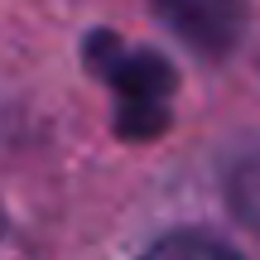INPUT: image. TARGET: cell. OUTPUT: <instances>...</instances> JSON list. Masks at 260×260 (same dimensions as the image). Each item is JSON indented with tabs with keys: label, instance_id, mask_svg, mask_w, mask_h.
I'll list each match as a JSON object with an SVG mask.
<instances>
[{
	"label": "cell",
	"instance_id": "7a4b0ae2",
	"mask_svg": "<svg viewBox=\"0 0 260 260\" xmlns=\"http://www.w3.org/2000/svg\"><path fill=\"white\" fill-rule=\"evenodd\" d=\"M149 5L164 19L169 34H178L203 58H226L241 44V29H246L241 0H149Z\"/></svg>",
	"mask_w": 260,
	"mask_h": 260
},
{
	"label": "cell",
	"instance_id": "3957f363",
	"mask_svg": "<svg viewBox=\"0 0 260 260\" xmlns=\"http://www.w3.org/2000/svg\"><path fill=\"white\" fill-rule=\"evenodd\" d=\"M140 260H241V255L203 232H174V236H159Z\"/></svg>",
	"mask_w": 260,
	"mask_h": 260
},
{
	"label": "cell",
	"instance_id": "6da1fadb",
	"mask_svg": "<svg viewBox=\"0 0 260 260\" xmlns=\"http://www.w3.org/2000/svg\"><path fill=\"white\" fill-rule=\"evenodd\" d=\"M87 68L116 96V135L121 140H154L169 130V102L178 92V73L154 48H130L125 39L96 29L87 39Z\"/></svg>",
	"mask_w": 260,
	"mask_h": 260
}]
</instances>
